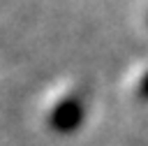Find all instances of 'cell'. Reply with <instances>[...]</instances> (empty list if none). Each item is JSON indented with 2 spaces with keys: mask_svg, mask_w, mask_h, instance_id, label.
Returning <instances> with one entry per match:
<instances>
[{
  "mask_svg": "<svg viewBox=\"0 0 148 146\" xmlns=\"http://www.w3.org/2000/svg\"><path fill=\"white\" fill-rule=\"evenodd\" d=\"M83 121V102L79 97H65L51 114V127L56 132H74Z\"/></svg>",
  "mask_w": 148,
  "mask_h": 146,
  "instance_id": "obj_1",
  "label": "cell"
},
{
  "mask_svg": "<svg viewBox=\"0 0 148 146\" xmlns=\"http://www.w3.org/2000/svg\"><path fill=\"white\" fill-rule=\"evenodd\" d=\"M139 95L148 100V74H146V76L141 79V86H139Z\"/></svg>",
  "mask_w": 148,
  "mask_h": 146,
  "instance_id": "obj_2",
  "label": "cell"
}]
</instances>
